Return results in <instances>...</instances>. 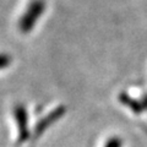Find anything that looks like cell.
<instances>
[{
    "instance_id": "1",
    "label": "cell",
    "mask_w": 147,
    "mask_h": 147,
    "mask_svg": "<svg viewBox=\"0 0 147 147\" xmlns=\"http://www.w3.org/2000/svg\"><path fill=\"white\" fill-rule=\"evenodd\" d=\"M45 10V1L44 0H32L28 4L24 15L18 20V30L21 33H30L33 27L38 22V20L44 13Z\"/></svg>"
},
{
    "instance_id": "2",
    "label": "cell",
    "mask_w": 147,
    "mask_h": 147,
    "mask_svg": "<svg viewBox=\"0 0 147 147\" xmlns=\"http://www.w3.org/2000/svg\"><path fill=\"white\" fill-rule=\"evenodd\" d=\"M13 117L17 124L18 139L17 144H24L30 139V129H28V114L24 104H16L13 109Z\"/></svg>"
},
{
    "instance_id": "3",
    "label": "cell",
    "mask_w": 147,
    "mask_h": 147,
    "mask_svg": "<svg viewBox=\"0 0 147 147\" xmlns=\"http://www.w3.org/2000/svg\"><path fill=\"white\" fill-rule=\"evenodd\" d=\"M65 112H66V108L64 107V105H59V107L53 109L48 115H45L42 120H39L37 123V125L34 127V136L38 137L39 135H42L52 124H54L57 120H59V119L65 114Z\"/></svg>"
},
{
    "instance_id": "4",
    "label": "cell",
    "mask_w": 147,
    "mask_h": 147,
    "mask_svg": "<svg viewBox=\"0 0 147 147\" xmlns=\"http://www.w3.org/2000/svg\"><path fill=\"white\" fill-rule=\"evenodd\" d=\"M120 102H121L123 104H125V105H129V107H130V109H132L135 113H141L142 108H144L139 102H137V100L131 99L130 97H129V96L124 94V93L120 94Z\"/></svg>"
},
{
    "instance_id": "5",
    "label": "cell",
    "mask_w": 147,
    "mask_h": 147,
    "mask_svg": "<svg viewBox=\"0 0 147 147\" xmlns=\"http://www.w3.org/2000/svg\"><path fill=\"white\" fill-rule=\"evenodd\" d=\"M12 63V58L6 53H0V70L10 66Z\"/></svg>"
},
{
    "instance_id": "6",
    "label": "cell",
    "mask_w": 147,
    "mask_h": 147,
    "mask_svg": "<svg viewBox=\"0 0 147 147\" xmlns=\"http://www.w3.org/2000/svg\"><path fill=\"white\" fill-rule=\"evenodd\" d=\"M121 145H123V141L119 139V137L113 136L112 139H109L107 141V144H105L104 147H121Z\"/></svg>"
}]
</instances>
